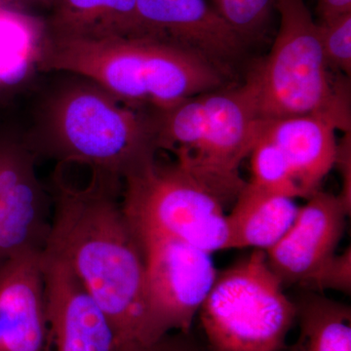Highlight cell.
<instances>
[{"label":"cell","instance_id":"obj_1","mask_svg":"<svg viewBox=\"0 0 351 351\" xmlns=\"http://www.w3.org/2000/svg\"><path fill=\"white\" fill-rule=\"evenodd\" d=\"M52 219L44 250L68 263L107 314L120 351H141L145 257L121 203L122 181L91 172L84 188L66 180L64 164L51 177Z\"/></svg>","mask_w":351,"mask_h":351},{"label":"cell","instance_id":"obj_2","mask_svg":"<svg viewBox=\"0 0 351 351\" xmlns=\"http://www.w3.org/2000/svg\"><path fill=\"white\" fill-rule=\"evenodd\" d=\"M66 75L43 95L24 131L38 159L83 164L122 181L156 156L149 110L127 105L87 78Z\"/></svg>","mask_w":351,"mask_h":351},{"label":"cell","instance_id":"obj_3","mask_svg":"<svg viewBox=\"0 0 351 351\" xmlns=\"http://www.w3.org/2000/svg\"><path fill=\"white\" fill-rule=\"evenodd\" d=\"M38 69L87 78L140 110L172 107L232 80L195 53L151 38H64L46 32Z\"/></svg>","mask_w":351,"mask_h":351},{"label":"cell","instance_id":"obj_4","mask_svg":"<svg viewBox=\"0 0 351 351\" xmlns=\"http://www.w3.org/2000/svg\"><path fill=\"white\" fill-rule=\"evenodd\" d=\"M280 27L269 54L240 85L258 119L316 115L351 130L350 77L328 66L304 0H276Z\"/></svg>","mask_w":351,"mask_h":351},{"label":"cell","instance_id":"obj_5","mask_svg":"<svg viewBox=\"0 0 351 351\" xmlns=\"http://www.w3.org/2000/svg\"><path fill=\"white\" fill-rule=\"evenodd\" d=\"M149 112L157 151L172 152L225 202L237 198L246 182L239 167L250 156L260 120L240 85Z\"/></svg>","mask_w":351,"mask_h":351},{"label":"cell","instance_id":"obj_6","mask_svg":"<svg viewBox=\"0 0 351 351\" xmlns=\"http://www.w3.org/2000/svg\"><path fill=\"white\" fill-rule=\"evenodd\" d=\"M121 203L138 240L163 237L212 254L228 250V228L218 193L181 164L152 157L122 180Z\"/></svg>","mask_w":351,"mask_h":351},{"label":"cell","instance_id":"obj_7","mask_svg":"<svg viewBox=\"0 0 351 351\" xmlns=\"http://www.w3.org/2000/svg\"><path fill=\"white\" fill-rule=\"evenodd\" d=\"M213 351H276L297 315L263 250L218 272L200 308Z\"/></svg>","mask_w":351,"mask_h":351},{"label":"cell","instance_id":"obj_8","mask_svg":"<svg viewBox=\"0 0 351 351\" xmlns=\"http://www.w3.org/2000/svg\"><path fill=\"white\" fill-rule=\"evenodd\" d=\"M138 242L145 257L142 346L147 348L171 330L189 331L218 271L211 254L193 245L163 237Z\"/></svg>","mask_w":351,"mask_h":351},{"label":"cell","instance_id":"obj_9","mask_svg":"<svg viewBox=\"0 0 351 351\" xmlns=\"http://www.w3.org/2000/svg\"><path fill=\"white\" fill-rule=\"evenodd\" d=\"M38 160L24 131L0 120V265L47 243L52 199L39 181Z\"/></svg>","mask_w":351,"mask_h":351},{"label":"cell","instance_id":"obj_10","mask_svg":"<svg viewBox=\"0 0 351 351\" xmlns=\"http://www.w3.org/2000/svg\"><path fill=\"white\" fill-rule=\"evenodd\" d=\"M137 11L147 38L195 53L232 75L246 40L207 0H137Z\"/></svg>","mask_w":351,"mask_h":351},{"label":"cell","instance_id":"obj_11","mask_svg":"<svg viewBox=\"0 0 351 351\" xmlns=\"http://www.w3.org/2000/svg\"><path fill=\"white\" fill-rule=\"evenodd\" d=\"M43 270L55 351H120L110 318L68 263L44 250Z\"/></svg>","mask_w":351,"mask_h":351},{"label":"cell","instance_id":"obj_12","mask_svg":"<svg viewBox=\"0 0 351 351\" xmlns=\"http://www.w3.org/2000/svg\"><path fill=\"white\" fill-rule=\"evenodd\" d=\"M350 215L339 195L317 191L307 198L282 239L265 251L281 282H306L334 255Z\"/></svg>","mask_w":351,"mask_h":351},{"label":"cell","instance_id":"obj_13","mask_svg":"<svg viewBox=\"0 0 351 351\" xmlns=\"http://www.w3.org/2000/svg\"><path fill=\"white\" fill-rule=\"evenodd\" d=\"M43 251L0 265V351H49Z\"/></svg>","mask_w":351,"mask_h":351},{"label":"cell","instance_id":"obj_14","mask_svg":"<svg viewBox=\"0 0 351 351\" xmlns=\"http://www.w3.org/2000/svg\"><path fill=\"white\" fill-rule=\"evenodd\" d=\"M337 129L316 115L260 119L258 135L279 147L306 199L319 191L336 160Z\"/></svg>","mask_w":351,"mask_h":351},{"label":"cell","instance_id":"obj_15","mask_svg":"<svg viewBox=\"0 0 351 351\" xmlns=\"http://www.w3.org/2000/svg\"><path fill=\"white\" fill-rule=\"evenodd\" d=\"M45 34V20L0 0V119L38 71Z\"/></svg>","mask_w":351,"mask_h":351},{"label":"cell","instance_id":"obj_16","mask_svg":"<svg viewBox=\"0 0 351 351\" xmlns=\"http://www.w3.org/2000/svg\"><path fill=\"white\" fill-rule=\"evenodd\" d=\"M299 208L293 198L245 182L226 216L228 249L269 250L288 232Z\"/></svg>","mask_w":351,"mask_h":351},{"label":"cell","instance_id":"obj_17","mask_svg":"<svg viewBox=\"0 0 351 351\" xmlns=\"http://www.w3.org/2000/svg\"><path fill=\"white\" fill-rule=\"evenodd\" d=\"M50 8L46 32L54 38H147L137 0H56Z\"/></svg>","mask_w":351,"mask_h":351},{"label":"cell","instance_id":"obj_18","mask_svg":"<svg viewBox=\"0 0 351 351\" xmlns=\"http://www.w3.org/2000/svg\"><path fill=\"white\" fill-rule=\"evenodd\" d=\"M306 351H351L350 311L348 307L313 298L300 311Z\"/></svg>","mask_w":351,"mask_h":351},{"label":"cell","instance_id":"obj_19","mask_svg":"<svg viewBox=\"0 0 351 351\" xmlns=\"http://www.w3.org/2000/svg\"><path fill=\"white\" fill-rule=\"evenodd\" d=\"M252 184L288 197L306 198L282 152L267 138L257 135L250 152Z\"/></svg>","mask_w":351,"mask_h":351},{"label":"cell","instance_id":"obj_20","mask_svg":"<svg viewBox=\"0 0 351 351\" xmlns=\"http://www.w3.org/2000/svg\"><path fill=\"white\" fill-rule=\"evenodd\" d=\"M215 11L247 40L269 24L276 0H210Z\"/></svg>","mask_w":351,"mask_h":351},{"label":"cell","instance_id":"obj_21","mask_svg":"<svg viewBox=\"0 0 351 351\" xmlns=\"http://www.w3.org/2000/svg\"><path fill=\"white\" fill-rule=\"evenodd\" d=\"M316 23L328 66L335 73L350 78L351 12Z\"/></svg>","mask_w":351,"mask_h":351},{"label":"cell","instance_id":"obj_22","mask_svg":"<svg viewBox=\"0 0 351 351\" xmlns=\"http://www.w3.org/2000/svg\"><path fill=\"white\" fill-rule=\"evenodd\" d=\"M320 290H335L350 294L351 291L350 247L339 255L331 256L306 281Z\"/></svg>","mask_w":351,"mask_h":351},{"label":"cell","instance_id":"obj_23","mask_svg":"<svg viewBox=\"0 0 351 351\" xmlns=\"http://www.w3.org/2000/svg\"><path fill=\"white\" fill-rule=\"evenodd\" d=\"M335 165L338 166L343 178V189L339 198L348 211H351V133L346 132L341 142L337 145L336 160Z\"/></svg>","mask_w":351,"mask_h":351},{"label":"cell","instance_id":"obj_24","mask_svg":"<svg viewBox=\"0 0 351 351\" xmlns=\"http://www.w3.org/2000/svg\"><path fill=\"white\" fill-rule=\"evenodd\" d=\"M318 21L331 19L351 12V0H317Z\"/></svg>","mask_w":351,"mask_h":351},{"label":"cell","instance_id":"obj_25","mask_svg":"<svg viewBox=\"0 0 351 351\" xmlns=\"http://www.w3.org/2000/svg\"><path fill=\"white\" fill-rule=\"evenodd\" d=\"M141 351H191L188 348L176 341H167L166 337L157 341L156 343Z\"/></svg>","mask_w":351,"mask_h":351},{"label":"cell","instance_id":"obj_26","mask_svg":"<svg viewBox=\"0 0 351 351\" xmlns=\"http://www.w3.org/2000/svg\"><path fill=\"white\" fill-rule=\"evenodd\" d=\"M9 3H12L14 5L21 6L23 8H27L29 5H34V4H40V5L52 6L56 0H6Z\"/></svg>","mask_w":351,"mask_h":351}]
</instances>
